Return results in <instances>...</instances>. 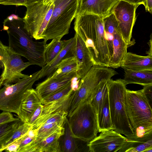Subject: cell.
I'll use <instances>...</instances> for the list:
<instances>
[{
    "label": "cell",
    "instance_id": "obj_27",
    "mask_svg": "<svg viewBox=\"0 0 152 152\" xmlns=\"http://www.w3.org/2000/svg\"><path fill=\"white\" fill-rule=\"evenodd\" d=\"M23 122L20 119L0 125V152L5 144L10 139L14 132Z\"/></svg>",
    "mask_w": 152,
    "mask_h": 152
},
{
    "label": "cell",
    "instance_id": "obj_40",
    "mask_svg": "<svg viewBox=\"0 0 152 152\" xmlns=\"http://www.w3.org/2000/svg\"><path fill=\"white\" fill-rule=\"evenodd\" d=\"M145 8L146 11L152 13V0H146V6Z\"/></svg>",
    "mask_w": 152,
    "mask_h": 152
},
{
    "label": "cell",
    "instance_id": "obj_21",
    "mask_svg": "<svg viewBox=\"0 0 152 152\" xmlns=\"http://www.w3.org/2000/svg\"><path fill=\"white\" fill-rule=\"evenodd\" d=\"M64 127L35 145V152H60L59 139L64 134Z\"/></svg>",
    "mask_w": 152,
    "mask_h": 152
},
{
    "label": "cell",
    "instance_id": "obj_5",
    "mask_svg": "<svg viewBox=\"0 0 152 152\" xmlns=\"http://www.w3.org/2000/svg\"><path fill=\"white\" fill-rule=\"evenodd\" d=\"M118 74L110 67L94 65L80 79L77 89L73 91L68 110L69 117L81 104L88 101L96 86L102 80H110Z\"/></svg>",
    "mask_w": 152,
    "mask_h": 152
},
{
    "label": "cell",
    "instance_id": "obj_28",
    "mask_svg": "<svg viewBox=\"0 0 152 152\" xmlns=\"http://www.w3.org/2000/svg\"><path fill=\"white\" fill-rule=\"evenodd\" d=\"M63 40L58 38L52 39L48 44H47L44 51L45 64L51 62L59 54L64 45Z\"/></svg>",
    "mask_w": 152,
    "mask_h": 152
},
{
    "label": "cell",
    "instance_id": "obj_24",
    "mask_svg": "<svg viewBox=\"0 0 152 152\" xmlns=\"http://www.w3.org/2000/svg\"><path fill=\"white\" fill-rule=\"evenodd\" d=\"M109 81L104 80L102 81L96 87L88 100L97 114L108 92Z\"/></svg>",
    "mask_w": 152,
    "mask_h": 152
},
{
    "label": "cell",
    "instance_id": "obj_42",
    "mask_svg": "<svg viewBox=\"0 0 152 152\" xmlns=\"http://www.w3.org/2000/svg\"><path fill=\"white\" fill-rule=\"evenodd\" d=\"M56 0H44L43 1V4L45 5H49L54 3Z\"/></svg>",
    "mask_w": 152,
    "mask_h": 152
},
{
    "label": "cell",
    "instance_id": "obj_22",
    "mask_svg": "<svg viewBox=\"0 0 152 152\" xmlns=\"http://www.w3.org/2000/svg\"><path fill=\"white\" fill-rule=\"evenodd\" d=\"M124 70V77L122 80L126 85L136 84L144 86L152 84V70Z\"/></svg>",
    "mask_w": 152,
    "mask_h": 152
},
{
    "label": "cell",
    "instance_id": "obj_33",
    "mask_svg": "<svg viewBox=\"0 0 152 152\" xmlns=\"http://www.w3.org/2000/svg\"><path fill=\"white\" fill-rule=\"evenodd\" d=\"M73 91L71 82L66 87L42 100V104L61 99L72 93Z\"/></svg>",
    "mask_w": 152,
    "mask_h": 152
},
{
    "label": "cell",
    "instance_id": "obj_44",
    "mask_svg": "<svg viewBox=\"0 0 152 152\" xmlns=\"http://www.w3.org/2000/svg\"><path fill=\"white\" fill-rule=\"evenodd\" d=\"M10 0H0V4L2 2Z\"/></svg>",
    "mask_w": 152,
    "mask_h": 152
},
{
    "label": "cell",
    "instance_id": "obj_39",
    "mask_svg": "<svg viewBox=\"0 0 152 152\" xmlns=\"http://www.w3.org/2000/svg\"><path fill=\"white\" fill-rule=\"evenodd\" d=\"M124 1L129 3L140 5H143L145 7L146 6V0H121Z\"/></svg>",
    "mask_w": 152,
    "mask_h": 152
},
{
    "label": "cell",
    "instance_id": "obj_17",
    "mask_svg": "<svg viewBox=\"0 0 152 152\" xmlns=\"http://www.w3.org/2000/svg\"><path fill=\"white\" fill-rule=\"evenodd\" d=\"M73 92L61 99L43 104L41 113L32 125V129H38L45 121L54 114L60 113L68 112Z\"/></svg>",
    "mask_w": 152,
    "mask_h": 152
},
{
    "label": "cell",
    "instance_id": "obj_38",
    "mask_svg": "<svg viewBox=\"0 0 152 152\" xmlns=\"http://www.w3.org/2000/svg\"><path fill=\"white\" fill-rule=\"evenodd\" d=\"M21 138L6 147L4 151L7 152H17L21 142Z\"/></svg>",
    "mask_w": 152,
    "mask_h": 152
},
{
    "label": "cell",
    "instance_id": "obj_23",
    "mask_svg": "<svg viewBox=\"0 0 152 152\" xmlns=\"http://www.w3.org/2000/svg\"><path fill=\"white\" fill-rule=\"evenodd\" d=\"M98 132L113 130L110 112L108 92L97 114Z\"/></svg>",
    "mask_w": 152,
    "mask_h": 152
},
{
    "label": "cell",
    "instance_id": "obj_43",
    "mask_svg": "<svg viewBox=\"0 0 152 152\" xmlns=\"http://www.w3.org/2000/svg\"><path fill=\"white\" fill-rule=\"evenodd\" d=\"M3 81L2 79L0 78V88L2 86H3Z\"/></svg>",
    "mask_w": 152,
    "mask_h": 152
},
{
    "label": "cell",
    "instance_id": "obj_41",
    "mask_svg": "<svg viewBox=\"0 0 152 152\" xmlns=\"http://www.w3.org/2000/svg\"><path fill=\"white\" fill-rule=\"evenodd\" d=\"M150 39L148 44L149 46V49L148 52H147V55L150 56H152V35L151 34L150 37Z\"/></svg>",
    "mask_w": 152,
    "mask_h": 152
},
{
    "label": "cell",
    "instance_id": "obj_26",
    "mask_svg": "<svg viewBox=\"0 0 152 152\" xmlns=\"http://www.w3.org/2000/svg\"><path fill=\"white\" fill-rule=\"evenodd\" d=\"M64 131L61 145V152H76L79 151V147L71 132L70 126L67 117L64 125Z\"/></svg>",
    "mask_w": 152,
    "mask_h": 152
},
{
    "label": "cell",
    "instance_id": "obj_6",
    "mask_svg": "<svg viewBox=\"0 0 152 152\" xmlns=\"http://www.w3.org/2000/svg\"><path fill=\"white\" fill-rule=\"evenodd\" d=\"M68 117L74 137L89 142L97 136V114L88 101L81 104Z\"/></svg>",
    "mask_w": 152,
    "mask_h": 152
},
{
    "label": "cell",
    "instance_id": "obj_9",
    "mask_svg": "<svg viewBox=\"0 0 152 152\" xmlns=\"http://www.w3.org/2000/svg\"><path fill=\"white\" fill-rule=\"evenodd\" d=\"M25 7L26 11L23 18L25 29L32 38L43 39L42 34L51 16L54 3L45 5L42 1Z\"/></svg>",
    "mask_w": 152,
    "mask_h": 152
},
{
    "label": "cell",
    "instance_id": "obj_20",
    "mask_svg": "<svg viewBox=\"0 0 152 152\" xmlns=\"http://www.w3.org/2000/svg\"><path fill=\"white\" fill-rule=\"evenodd\" d=\"M120 67L124 70H152V56H141L127 52L122 60Z\"/></svg>",
    "mask_w": 152,
    "mask_h": 152
},
{
    "label": "cell",
    "instance_id": "obj_25",
    "mask_svg": "<svg viewBox=\"0 0 152 152\" xmlns=\"http://www.w3.org/2000/svg\"><path fill=\"white\" fill-rule=\"evenodd\" d=\"M126 138L125 143L118 152H146L152 149V139L142 140Z\"/></svg>",
    "mask_w": 152,
    "mask_h": 152
},
{
    "label": "cell",
    "instance_id": "obj_19",
    "mask_svg": "<svg viewBox=\"0 0 152 152\" xmlns=\"http://www.w3.org/2000/svg\"><path fill=\"white\" fill-rule=\"evenodd\" d=\"M63 41V46L60 52L51 62L46 64L41 69L39 79L45 76L47 77H50L55 71L56 66L63 60L74 56L75 37L74 36L68 40H64Z\"/></svg>",
    "mask_w": 152,
    "mask_h": 152
},
{
    "label": "cell",
    "instance_id": "obj_2",
    "mask_svg": "<svg viewBox=\"0 0 152 152\" xmlns=\"http://www.w3.org/2000/svg\"><path fill=\"white\" fill-rule=\"evenodd\" d=\"M3 30L8 36L9 47L15 53L26 58L31 65L45 66L44 51L47 42L34 41L24 28L23 18L10 21L6 19Z\"/></svg>",
    "mask_w": 152,
    "mask_h": 152
},
{
    "label": "cell",
    "instance_id": "obj_15",
    "mask_svg": "<svg viewBox=\"0 0 152 152\" xmlns=\"http://www.w3.org/2000/svg\"><path fill=\"white\" fill-rule=\"evenodd\" d=\"M74 36L75 42L74 55L77 65L76 77L80 80L95 65L90 50L84 41L77 34L75 33Z\"/></svg>",
    "mask_w": 152,
    "mask_h": 152
},
{
    "label": "cell",
    "instance_id": "obj_35",
    "mask_svg": "<svg viewBox=\"0 0 152 152\" xmlns=\"http://www.w3.org/2000/svg\"><path fill=\"white\" fill-rule=\"evenodd\" d=\"M18 119V118H14L11 113L3 111L2 112L0 113V125Z\"/></svg>",
    "mask_w": 152,
    "mask_h": 152
},
{
    "label": "cell",
    "instance_id": "obj_45",
    "mask_svg": "<svg viewBox=\"0 0 152 152\" xmlns=\"http://www.w3.org/2000/svg\"><path fill=\"white\" fill-rule=\"evenodd\" d=\"M0 67H1V66L0 64Z\"/></svg>",
    "mask_w": 152,
    "mask_h": 152
},
{
    "label": "cell",
    "instance_id": "obj_11",
    "mask_svg": "<svg viewBox=\"0 0 152 152\" xmlns=\"http://www.w3.org/2000/svg\"><path fill=\"white\" fill-rule=\"evenodd\" d=\"M139 6L120 0L113 10V12L128 48L135 43L134 41L131 40L132 33L136 19V10Z\"/></svg>",
    "mask_w": 152,
    "mask_h": 152
},
{
    "label": "cell",
    "instance_id": "obj_8",
    "mask_svg": "<svg viewBox=\"0 0 152 152\" xmlns=\"http://www.w3.org/2000/svg\"><path fill=\"white\" fill-rule=\"evenodd\" d=\"M41 71L39 70L21 78L14 84L5 85L0 88V110L18 115L24 94L39 79Z\"/></svg>",
    "mask_w": 152,
    "mask_h": 152
},
{
    "label": "cell",
    "instance_id": "obj_10",
    "mask_svg": "<svg viewBox=\"0 0 152 152\" xmlns=\"http://www.w3.org/2000/svg\"><path fill=\"white\" fill-rule=\"evenodd\" d=\"M0 64L3 71L0 76L3 85L15 83L21 78L28 75L22 72L31 65L29 62H24L21 56L12 51L8 46L4 45L0 41Z\"/></svg>",
    "mask_w": 152,
    "mask_h": 152
},
{
    "label": "cell",
    "instance_id": "obj_16",
    "mask_svg": "<svg viewBox=\"0 0 152 152\" xmlns=\"http://www.w3.org/2000/svg\"><path fill=\"white\" fill-rule=\"evenodd\" d=\"M119 0H80L77 14L91 13L104 18L113 12L115 6Z\"/></svg>",
    "mask_w": 152,
    "mask_h": 152
},
{
    "label": "cell",
    "instance_id": "obj_34",
    "mask_svg": "<svg viewBox=\"0 0 152 152\" xmlns=\"http://www.w3.org/2000/svg\"><path fill=\"white\" fill-rule=\"evenodd\" d=\"M44 0H12L1 3L0 4L5 5H15L16 6H26L30 4L43 1Z\"/></svg>",
    "mask_w": 152,
    "mask_h": 152
},
{
    "label": "cell",
    "instance_id": "obj_36",
    "mask_svg": "<svg viewBox=\"0 0 152 152\" xmlns=\"http://www.w3.org/2000/svg\"><path fill=\"white\" fill-rule=\"evenodd\" d=\"M144 94L151 107H152V84L143 86Z\"/></svg>",
    "mask_w": 152,
    "mask_h": 152
},
{
    "label": "cell",
    "instance_id": "obj_31",
    "mask_svg": "<svg viewBox=\"0 0 152 152\" xmlns=\"http://www.w3.org/2000/svg\"><path fill=\"white\" fill-rule=\"evenodd\" d=\"M32 128V126L27 123H23L20 125L10 139L4 145L2 152L6 147L20 139Z\"/></svg>",
    "mask_w": 152,
    "mask_h": 152
},
{
    "label": "cell",
    "instance_id": "obj_4",
    "mask_svg": "<svg viewBox=\"0 0 152 152\" xmlns=\"http://www.w3.org/2000/svg\"><path fill=\"white\" fill-rule=\"evenodd\" d=\"M126 86L122 79H111L108 83L109 100L113 130L124 134L126 137H129L134 133L125 106Z\"/></svg>",
    "mask_w": 152,
    "mask_h": 152
},
{
    "label": "cell",
    "instance_id": "obj_3",
    "mask_svg": "<svg viewBox=\"0 0 152 152\" xmlns=\"http://www.w3.org/2000/svg\"><path fill=\"white\" fill-rule=\"evenodd\" d=\"M80 0H56L50 19L42 34L44 40L61 39L69 32L77 14Z\"/></svg>",
    "mask_w": 152,
    "mask_h": 152
},
{
    "label": "cell",
    "instance_id": "obj_30",
    "mask_svg": "<svg viewBox=\"0 0 152 152\" xmlns=\"http://www.w3.org/2000/svg\"><path fill=\"white\" fill-rule=\"evenodd\" d=\"M64 128V124L58 123L42 125L37 129L38 132L35 140V145L54 132Z\"/></svg>",
    "mask_w": 152,
    "mask_h": 152
},
{
    "label": "cell",
    "instance_id": "obj_13",
    "mask_svg": "<svg viewBox=\"0 0 152 152\" xmlns=\"http://www.w3.org/2000/svg\"><path fill=\"white\" fill-rule=\"evenodd\" d=\"M88 144L90 152H118L126 138L111 129L103 131Z\"/></svg>",
    "mask_w": 152,
    "mask_h": 152
},
{
    "label": "cell",
    "instance_id": "obj_12",
    "mask_svg": "<svg viewBox=\"0 0 152 152\" xmlns=\"http://www.w3.org/2000/svg\"><path fill=\"white\" fill-rule=\"evenodd\" d=\"M104 28L110 30L113 36V52L109 64V67L117 68L127 52V46L119 28L116 18L112 12L103 18Z\"/></svg>",
    "mask_w": 152,
    "mask_h": 152
},
{
    "label": "cell",
    "instance_id": "obj_18",
    "mask_svg": "<svg viewBox=\"0 0 152 152\" xmlns=\"http://www.w3.org/2000/svg\"><path fill=\"white\" fill-rule=\"evenodd\" d=\"M42 104V100L35 89L28 90L22 99L17 117L26 123L37 108Z\"/></svg>",
    "mask_w": 152,
    "mask_h": 152
},
{
    "label": "cell",
    "instance_id": "obj_32",
    "mask_svg": "<svg viewBox=\"0 0 152 152\" xmlns=\"http://www.w3.org/2000/svg\"><path fill=\"white\" fill-rule=\"evenodd\" d=\"M36 137L37 136L32 137L27 133L21 138L17 152H35Z\"/></svg>",
    "mask_w": 152,
    "mask_h": 152
},
{
    "label": "cell",
    "instance_id": "obj_37",
    "mask_svg": "<svg viewBox=\"0 0 152 152\" xmlns=\"http://www.w3.org/2000/svg\"><path fill=\"white\" fill-rule=\"evenodd\" d=\"M43 106V104H41L37 108L26 123H27L32 126L35 121L40 115Z\"/></svg>",
    "mask_w": 152,
    "mask_h": 152
},
{
    "label": "cell",
    "instance_id": "obj_29",
    "mask_svg": "<svg viewBox=\"0 0 152 152\" xmlns=\"http://www.w3.org/2000/svg\"><path fill=\"white\" fill-rule=\"evenodd\" d=\"M77 68L75 57L74 56L69 57L63 60L56 66L55 71L52 75L61 76L72 72H76Z\"/></svg>",
    "mask_w": 152,
    "mask_h": 152
},
{
    "label": "cell",
    "instance_id": "obj_7",
    "mask_svg": "<svg viewBox=\"0 0 152 152\" xmlns=\"http://www.w3.org/2000/svg\"><path fill=\"white\" fill-rule=\"evenodd\" d=\"M125 104L130 125L133 130L140 126H152V110L143 89H126Z\"/></svg>",
    "mask_w": 152,
    "mask_h": 152
},
{
    "label": "cell",
    "instance_id": "obj_14",
    "mask_svg": "<svg viewBox=\"0 0 152 152\" xmlns=\"http://www.w3.org/2000/svg\"><path fill=\"white\" fill-rule=\"evenodd\" d=\"M76 77V72L61 76L52 75L37 84L35 90L42 100L66 86Z\"/></svg>",
    "mask_w": 152,
    "mask_h": 152
},
{
    "label": "cell",
    "instance_id": "obj_1",
    "mask_svg": "<svg viewBox=\"0 0 152 152\" xmlns=\"http://www.w3.org/2000/svg\"><path fill=\"white\" fill-rule=\"evenodd\" d=\"M74 29L84 41L91 54L95 65L109 67L110 60L105 37L103 18L84 13L77 14Z\"/></svg>",
    "mask_w": 152,
    "mask_h": 152
}]
</instances>
